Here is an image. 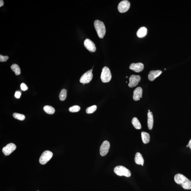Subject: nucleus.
I'll use <instances>...</instances> for the list:
<instances>
[{
	"label": "nucleus",
	"mask_w": 191,
	"mask_h": 191,
	"mask_svg": "<svg viewBox=\"0 0 191 191\" xmlns=\"http://www.w3.org/2000/svg\"><path fill=\"white\" fill-rule=\"evenodd\" d=\"M147 33V30L146 27H141L138 30L137 32V35L139 38H142L146 36Z\"/></svg>",
	"instance_id": "f3484780"
},
{
	"label": "nucleus",
	"mask_w": 191,
	"mask_h": 191,
	"mask_svg": "<svg viewBox=\"0 0 191 191\" xmlns=\"http://www.w3.org/2000/svg\"><path fill=\"white\" fill-rule=\"evenodd\" d=\"M81 110V108L78 105H74L71 107L69 109L70 112H79Z\"/></svg>",
	"instance_id": "393cba45"
},
{
	"label": "nucleus",
	"mask_w": 191,
	"mask_h": 191,
	"mask_svg": "<svg viewBox=\"0 0 191 191\" xmlns=\"http://www.w3.org/2000/svg\"><path fill=\"white\" fill-rule=\"evenodd\" d=\"M127 77H128L127 76V77H126V78H127Z\"/></svg>",
	"instance_id": "2f4dec72"
},
{
	"label": "nucleus",
	"mask_w": 191,
	"mask_h": 191,
	"mask_svg": "<svg viewBox=\"0 0 191 191\" xmlns=\"http://www.w3.org/2000/svg\"><path fill=\"white\" fill-rule=\"evenodd\" d=\"M114 173L119 176H125L129 177L131 176V173L129 170L125 167L122 166H117L114 168Z\"/></svg>",
	"instance_id": "7ed1b4c3"
},
{
	"label": "nucleus",
	"mask_w": 191,
	"mask_h": 191,
	"mask_svg": "<svg viewBox=\"0 0 191 191\" xmlns=\"http://www.w3.org/2000/svg\"><path fill=\"white\" fill-rule=\"evenodd\" d=\"M97 107L96 105L88 107L86 110V112L88 114H91L94 112L96 110Z\"/></svg>",
	"instance_id": "b1692460"
},
{
	"label": "nucleus",
	"mask_w": 191,
	"mask_h": 191,
	"mask_svg": "<svg viewBox=\"0 0 191 191\" xmlns=\"http://www.w3.org/2000/svg\"><path fill=\"white\" fill-rule=\"evenodd\" d=\"M94 25L99 37L100 38H103L106 33V29L103 22L96 20L94 22Z\"/></svg>",
	"instance_id": "f03ea898"
},
{
	"label": "nucleus",
	"mask_w": 191,
	"mask_h": 191,
	"mask_svg": "<svg viewBox=\"0 0 191 191\" xmlns=\"http://www.w3.org/2000/svg\"><path fill=\"white\" fill-rule=\"evenodd\" d=\"M148 112H150V110H148Z\"/></svg>",
	"instance_id": "7c9ffc66"
},
{
	"label": "nucleus",
	"mask_w": 191,
	"mask_h": 191,
	"mask_svg": "<svg viewBox=\"0 0 191 191\" xmlns=\"http://www.w3.org/2000/svg\"><path fill=\"white\" fill-rule=\"evenodd\" d=\"M132 123L134 128L136 129H141V124L137 117H134L132 120Z\"/></svg>",
	"instance_id": "6ab92c4d"
},
{
	"label": "nucleus",
	"mask_w": 191,
	"mask_h": 191,
	"mask_svg": "<svg viewBox=\"0 0 191 191\" xmlns=\"http://www.w3.org/2000/svg\"><path fill=\"white\" fill-rule=\"evenodd\" d=\"M43 109L46 113L49 114H53L55 112V110L53 107L49 105H45Z\"/></svg>",
	"instance_id": "412c9836"
},
{
	"label": "nucleus",
	"mask_w": 191,
	"mask_h": 191,
	"mask_svg": "<svg viewBox=\"0 0 191 191\" xmlns=\"http://www.w3.org/2000/svg\"><path fill=\"white\" fill-rule=\"evenodd\" d=\"M188 145L189 146V147H190V149H191V139L190 140V141H189V142L188 143Z\"/></svg>",
	"instance_id": "c756f323"
},
{
	"label": "nucleus",
	"mask_w": 191,
	"mask_h": 191,
	"mask_svg": "<svg viewBox=\"0 0 191 191\" xmlns=\"http://www.w3.org/2000/svg\"><path fill=\"white\" fill-rule=\"evenodd\" d=\"M21 93L20 91H16L15 93V96L17 98H19L21 97Z\"/></svg>",
	"instance_id": "cd10ccee"
},
{
	"label": "nucleus",
	"mask_w": 191,
	"mask_h": 191,
	"mask_svg": "<svg viewBox=\"0 0 191 191\" xmlns=\"http://www.w3.org/2000/svg\"></svg>",
	"instance_id": "473e14b6"
},
{
	"label": "nucleus",
	"mask_w": 191,
	"mask_h": 191,
	"mask_svg": "<svg viewBox=\"0 0 191 191\" xmlns=\"http://www.w3.org/2000/svg\"><path fill=\"white\" fill-rule=\"evenodd\" d=\"M8 59V56H3L2 55H0V62H6Z\"/></svg>",
	"instance_id": "a878e982"
},
{
	"label": "nucleus",
	"mask_w": 191,
	"mask_h": 191,
	"mask_svg": "<svg viewBox=\"0 0 191 191\" xmlns=\"http://www.w3.org/2000/svg\"><path fill=\"white\" fill-rule=\"evenodd\" d=\"M154 123V119L152 112L151 111L148 113V129L151 130L153 129Z\"/></svg>",
	"instance_id": "dca6fc26"
},
{
	"label": "nucleus",
	"mask_w": 191,
	"mask_h": 191,
	"mask_svg": "<svg viewBox=\"0 0 191 191\" xmlns=\"http://www.w3.org/2000/svg\"><path fill=\"white\" fill-rule=\"evenodd\" d=\"M143 90L141 87H137L134 90V91L133 99L135 101L139 100L140 99L142 98Z\"/></svg>",
	"instance_id": "ddd939ff"
},
{
	"label": "nucleus",
	"mask_w": 191,
	"mask_h": 191,
	"mask_svg": "<svg viewBox=\"0 0 191 191\" xmlns=\"http://www.w3.org/2000/svg\"><path fill=\"white\" fill-rule=\"evenodd\" d=\"M134 161L136 164L139 165H141L143 166L144 163V160L143 159V157L140 153L138 152L136 153L135 155Z\"/></svg>",
	"instance_id": "2eb2a0df"
},
{
	"label": "nucleus",
	"mask_w": 191,
	"mask_h": 191,
	"mask_svg": "<svg viewBox=\"0 0 191 191\" xmlns=\"http://www.w3.org/2000/svg\"><path fill=\"white\" fill-rule=\"evenodd\" d=\"M174 180L175 183L181 185L183 188L185 190L191 189V181L183 175L177 174L175 176Z\"/></svg>",
	"instance_id": "f257e3e1"
},
{
	"label": "nucleus",
	"mask_w": 191,
	"mask_h": 191,
	"mask_svg": "<svg viewBox=\"0 0 191 191\" xmlns=\"http://www.w3.org/2000/svg\"><path fill=\"white\" fill-rule=\"evenodd\" d=\"M141 137L143 142L144 144H147L149 142L150 136L148 133L145 132H141Z\"/></svg>",
	"instance_id": "a211bd4d"
},
{
	"label": "nucleus",
	"mask_w": 191,
	"mask_h": 191,
	"mask_svg": "<svg viewBox=\"0 0 191 191\" xmlns=\"http://www.w3.org/2000/svg\"><path fill=\"white\" fill-rule=\"evenodd\" d=\"M144 65L141 63L137 64L133 63L129 66V69L136 72L139 73L143 71L144 69Z\"/></svg>",
	"instance_id": "f8f14e48"
},
{
	"label": "nucleus",
	"mask_w": 191,
	"mask_h": 191,
	"mask_svg": "<svg viewBox=\"0 0 191 191\" xmlns=\"http://www.w3.org/2000/svg\"><path fill=\"white\" fill-rule=\"evenodd\" d=\"M13 116L15 119L20 120L23 121L25 119V116L23 114H21L14 113L13 114Z\"/></svg>",
	"instance_id": "5701e85b"
},
{
	"label": "nucleus",
	"mask_w": 191,
	"mask_h": 191,
	"mask_svg": "<svg viewBox=\"0 0 191 191\" xmlns=\"http://www.w3.org/2000/svg\"><path fill=\"white\" fill-rule=\"evenodd\" d=\"M4 2L2 0H1L0 1V7H1L4 6Z\"/></svg>",
	"instance_id": "c85d7f7f"
},
{
	"label": "nucleus",
	"mask_w": 191,
	"mask_h": 191,
	"mask_svg": "<svg viewBox=\"0 0 191 191\" xmlns=\"http://www.w3.org/2000/svg\"><path fill=\"white\" fill-rule=\"evenodd\" d=\"M101 81L103 83H108L112 79V74L110 69L107 66H105L102 69L100 76Z\"/></svg>",
	"instance_id": "20e7f679"
},
{
	"label": "nucleus",
	"mask_w": 191,
	"mask_h": 191,
	"mask_svg": "<svg viewBox=\"0 0 191 191\" xmlns=\"http://www.w3.org/2000/svg\"><path fill=\"white\" fill-rule=\"evenodd\" d=\"M93 69H91L85 73L81 76L80 80V82L83 84L89 83L91 81L93 77V75L92 71Z\"/></svg>",
	"instance_id": "423d86ee"
},
{
	"label": "nucleus",
	"mask_w": 191,
	"mask_h": 191,
	"mask_svg": "<svg viewBox=\"0 0 191 191\" xmlns=\"http://www.w3.org/2000/svg\"><path fill=\"white\" fill-rule=\"evenodd\" d=\"M130 6V3L127 0L121 1L118 6V11L120 13H124L128 11Z\"/></svg>",
	"instance_id": "0eeeda50"
},
{
	"label": "nucleus",
	"mask_w": 191,
	"mask_h": 191,
	"mask_svg": "<svg viewBox=\"0 0 191 191\" xmlns=\"http://www.w3.org/2000/svg\"><path fill=\"white\" fill-rule=\"evenodd\" d=\"M110 144L108 141H105L100 146V154L102 156H105L108 153L110 149Z\"/></svg>",
	"instance_id": "1a4fd4ad"
},
{
	"label": "nucleus",
	"mask_w": 191,
	"mask_h": 191,
	"mask_svg": "<svg viewBox=\"0 0 191 191\" xmlns=\"http://www.w3.org/2000/svg\"><path fill=\"white\" fill-rule=\"evenodd\" d=\"M84 45L88 50L92 52H95L96 51V47L93 42L88 39H86L84 42Z\"/></svg>",
	"instance_id": "9b49d317"
},
{
	"label": "nucleus",
	"mask_w": 191,
	"mask_h": 191,
	"mask_svg": "<svg viewBox=\"0 0 191 191\" xmlns=\"http://www.w3.org/2000/svg\"><path fill=\"white\" fill-rule=\"evenodd\" d=\"M66 90L65 89H63L60 92V94L59 95V99L61 101H64L66 99Z\"/></svg>",
	"instance_id": "4be33fe9"
},
{
	"label": "nucleus",
	"mask_w": 191,
	"mask_h": 191,
	"mask_svg": "<svg viewBox=\"0 0 191 191\" xmlns=\"http://www.w3.org/2000/svg\"><path fill=\"white\" fill-rule=\"evenodd\" d=\"M53 153L49 151H44L40 156L39 161L40 164L45 165L52 158Z\"/></svg>",
	"instance_id": "39448f33"
},
{
	"label": "nucleus",
	"mask_w": 191,
	"mask_h": 191,
	"mask_svg": "<svg viewBox=\"0 0 191 191\" xmlns=\"http://www.w3.org/2000/svg\"><path fill=\"white\" fill-rule=\"evenodd\" d=\"M162 73V71L160 70L152 71L148 74V78L149 81H154L156 78L159 76Z\"/></svg>",
	"instance_id": "4468645a"
},
{
	"label": "nucleus",
	"mask_w": 191,
	"mask_h": 191,
	"mask_svg": "<svg viewBox=\"0 0 191 191\" xmlns=\"http://www.w3.org/2000/svg\"><path fill=\"white\" fill-rule=\"evenodd\" d=\"M141 77L139 76L133 75L129 78V83L128 86L129 88L135 87L141 81Z\"/></svg>",
	"instance_id": "9d476101"
},
{
	"label": "nucleus",
	"mask_w": 191,
	"mask_h": 191,
	"mask_svg": "<svg viewBox=\"0 0 191 191\" xmlns=\"http://www.w3.org/2000/svg\"><path fill=\"white\" fill-rule=\"evenodd\" d=\"M16 148V146L13 143H9L3 147L2 152L5 156H8L15 151Z\"/></svg>",
	"instance_id": "6e6552de"
},
{
	"label": "nucleus",
	"mask_w": 191,
	"mask_h": 191,
	"mask_svg": "<svg viewBox=\"0 0 191 191\" xmlns=\"http://www.w3.org/2000/svg\"><path fill=\"white\" fill-rule=\"evenodd\" d=\"M21 88L22 90L25 91L28 89V87L25 84V83H22L21 85Z\"/></svg>",
	"instance_id": "bb28decb"
},
{
	"label": "nucleus",
	"mask_w": 191,
	"mask_h": 191,
	"mask_svg": "<svg viewBox=\"0 0 191 191\" xmlns=\"http://www.w3.org/2000/svg\"><path fill=\"white\" fill-rule=\"evenodd\" d=\"M11 69L15 73V74L18 76L21 74V71L19 66L16 64H13L11 66Z\"/></svg>",
	"instance_id": "aec40b11"
}]
</instances>
